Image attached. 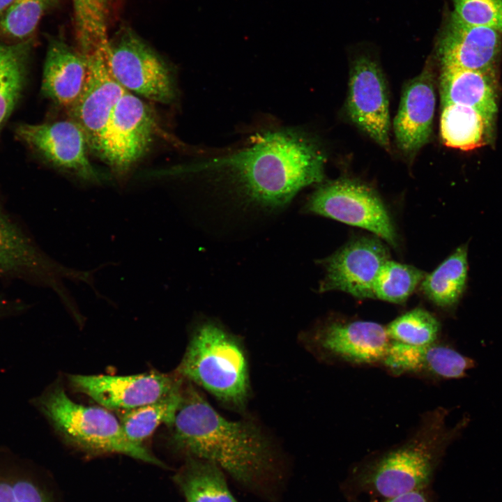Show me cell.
I'll return each instance as SVG.
<instances>
[{
  "mask_svg": "<svg viewBox=\"0 0 502 502\" xmlns=\"http://www.w3.org/2000/svg\"><path fill=\"white\" fill-rule=\"evenodd\" d=\"M325 156L303 130H268L252 144L229 155L185 167L228 178L250 202L275 209L287 205L303 188L321 183Z\"/></svg>",
  "mask_w": 502,
  "mask_h": 502,
  "instance_id": "1",
  "label": "cell"
},
{
  "mask_svg": "<svg viewBox=\"0 0 502 502\" xmlns=\"http://www.w3.org/2000/svg\"><path fill=\"white\" fill-rule=\"evenodd\" d=\"M171 427L170 441L176 450L214 463L245 486H261L274 474L275 452L261 425L251 418L222 416L186 380Z\"/></svg>",
  "mask_w": 502,
  "mask_h": 502,
  "instance_id": "2",
  "label": "cell"
},
{
  "mask_svg": "<svg viewBox=\"0 0 502 502\" xmlns=\"http://www.w3.org/2000/svg\"><path fill=\"white\" fill-rule=\"evenodd\" d=\"M176 373L229 409L245 411L251 395L245 347L218 321L205 318L195 325Z\"/></svg>",
  "mask_w": 502,
  "mask_h": 502,
  "instance_id": "3",
  "label": "cell"
},
{
  "mask_svg": "<svg viewBox=\"0 0 502 502\" xmlns=\"http://www.w3.org/2000/svg\"><path fill=\"white\" fill-rule=\"evenodd\" d=\"M447 415L442 407L424 413L404 441L376 459L367 480L378 496L385 500L423 489L443 449L466 424L450 427Z\"/></svg>",
  "mask_w": 502,
  "mask_h": 502,
  "instance_id": "4",
  "label": "cell"
},
{
  "mask_svg": "<svg viewBox=\"0 0 502 502\" xmlns=\"http://www.w3.org/2000/svg\"><path fill=\"white\" fill-rule=\"evenodd\" d=\"M50 423L69 443L93 454L119 453L162 466L144 446L126 437L120 420L108 409L85 406L72 400L61 385L55 386L40 400Z\"/></svg>",
  "mask_w": 502,
  "mask_h": 502,
  "instance_id": "5",
  "label": "cell"
},
{
  "mask_svg": "<svg viewBox=\"0 0 502 502\" xmlns=\"http://www.w3.org/2000/svg\"><path fill=\"white\" fill-rule=\"evenodd\" d=\"M299 340L320 361L354 366L381 365L390 341L380 324L337 318L316 324Z\"/></svg>",
  "mask_w": 502,
  "mask_h": 502,
  "instance_id": "6",
  "label": "cell"
},
{
  "mask_svg": "<svg viewBox=\"0 0 502 502\" xmlns=\"http://www.w3.org/2000/svg\"><path fill=\"white\" fill-rule=\"evenodd\" d=\"M108 64L115 79L127 91L169 104L176 97L173 73L167 63L130 29L109 40Z\"/></svg>",
  "mask_w": 502,
  "mask_h": 502,
  "instance_id": "7",
  "label": "cell"
},
{
  "mask_svg": "<svg viewBox=\"0 0 502 502\" xmlns=\"http://www.w3.org/2000/svg\"><path fill=\"white\" fill-rule=\"evenodd\" d=\"M161 133L149 105L126 91L109 117L95 153L114 172L123 174L146 153Z\"/></svg>",
  "mask_w": 502,
  "mask_h": 502,
  "instance_id": "8",
  "label": "cell"
},
{
  "mask_svg": "<svg viewBox=\"0 0 502 502\" xmlns=\"http://www.w3.org/2000/svg\"><path fill=\"white\" fill-rule=\"evenodd\" d=\"M303 211L367 229L397 245L395 227L382 200L374 190L356 181L343 179L320 185Z\"/></svg>",
  "mask_w": 502,
  "mask_h": 502,
  "instance_id": "9",
  "label": "cell"
},
{
  "mask_svg": "<svg viewBox=\"0 0 502 502\" xmlns=\"http://www.w3.org/2000/svg\"><path fill=\"white\" fill-rule=\"evenodd\" d=\"M68 381L76 392L119 413L157 401L181 390L185 383L176 372H155L128 376L72 374Z\"/></svg>",
  "mask_w": 502,
  "mask_h": 502,
  "instance_id": "10",
  "label": "cell"
},
{
  "mask_svg": "<svg viewBox=\"0 0 502 502\" xmlns=\"http://www.w3.org/2000/svg\"><path fill=\"white\" fill-rule=\"evenodd\" d=\"M77 274L47 255L0 205V278L50 287L64 296L62 279Z\"/></svg>",
  "mask_w": 502,
  "mask_h": 502,
  "instance_id": "11",
  "label": "cell"
},
{
  "mask_svg": "<svg viewBox=\"0 0 502 502\" xmlns=\"http://www.w3.org/2000/svg\"><path fill=\"white\" fill-rule=\"evenodd\" d=\"M19 139L52 167L89 182L101 179L88 155L89 144L81 127L71 119L15 128Z\"/></svg>",
  "mask_w": 502,
  "mask_h": 502,
  "instance_id": "12",
  "label": "cell"
},
{
  "mask_svg": "<svg viewBox=\"0 0 502 502\" xmlns=\"http://www.w3.org/2000/svg\"><path fill=\"white\" fill-rule=\"evenodd\" d=\"M388 260V250L379 239L367 236L353 239L320 261L325 275L319 291L337 290L358 298H374L375 282Z\"/></svg>",
  "mask_w": 502,
  "mask_h": 502,
  "instance_id": "13",
  "label": "cell"
},
{
  "mask_svg": "<svg viewBox=\"0 0 502 502\" xmlns=\"http://www.w3.org/2000/svg\"><path fill=\"white\" fill-rule=\"evenodd\" d=\"M347 111L354 124L378 144L389 150L388 89L381 68L370 56L361 55L352 63Z\"/></svg>",
  "mask_w": 502,
  "mask_h": 502,
  "instance_id": "14",
  "label": "cell"
},
{
  "mask_svg": "<svg viewBox=\"0 0 502 502\" xmlns=\"http://www.w3.org/2000/svg\"><path fill=\"white\" fill-rule=\"evenodd\" d=\"M87 75L82 93L68 110L70 119L84 131L89 147L96 151L109 117L125 90L114 77L107 55L84 57Z\"/></svg>",
  "mask_w": 502,
  "mask_h": 502,
  "instance_id": "15",
  "label": "cell"
},
{
  "mask_svg": "<svg viewBox=\"0 0 502 502\" xmlns=\"http://www.w3.org/2000/svg\"><path fill=\"white\" fill-rule=\"evenodd\" d=\"M501 47L496 31L464 23L450 15L437 39L436 56L440 67L496 73Z\"/></svg>",
  "mask_w": 502,
  "mask_h": 502,
  "instance_id": "16",
  "label": "cell"
},
{
  "mask_svg": "<svg viewBox=\"0 0 502 502\" xmlns=\"http://www.w3.org/2000/svg\"><path fill=\"white\" fill-rule=\"evenodd\" d=\"M435 105L434 73L429 59L421 73L404 86L394 119L396 142L404 153H413L429 142Z\"/></svg>",
  "mask_w": 502,
  "mask_h": 502,
  "instance_id": "17",
  "label": "cell"
},
{
  "mask_svg": "<svg viewBox=\"0 0 502 502\" xmlns=\"http://www.w3.org/2000/svg\"><path fill=\"white\" fill-rule=\"evenodd\" d=\"M381 365L395 374L458 379L474 366V361L446 345L415 346L390 340Z\"/></svg>",
  "mask_w": 502,
  "mask_h": 502,
  "instance_id": "18",
  "label": "cell"
},
{
  "mask_svg": "<svg viewBox=\"0 0 502 502\" xmlns=\"http://www.w3.org/2000/svg\"><path fill=\"white\" fill-rule=\"evenodd\" d=\"M441 107L455 104L470 107L485 119L489 131L498 111L496 73L455 67H440Z\"/></svg>",
  "mask_w": 502,
  "mask_h": 502,
  "instance_id": "19",
  "label": "cell"
},
{
  "mask_svg": "<svg viewBox=\"0 0 502 502\" xmlns=\"http://www.w3.org/2000/svg\"><path fill=\"white\" fill-rule=\"evenodd\" d=\"M86 75V61L78 50L61 39L50 40L41 85L46 98L70 110L82 93Z\"/></svg>",
  "mask_w": 502,
  "mask_h": 502,
  "instance_id": "20",
  "label": "cell"
},
{
  "mask_svg": "<svg viewBox=\"0 0 502 502\" xmlns=\"http://www.w3.org/2000/svg\"><path fill=\"white\" fill-rule=\"evenodd\" d=\"M174 480L187 502H238L227 487L223 470L207 460L188 456Z\"/></svg>",
  "mask_w": 502,
  "mask_h": 502,
  "instance_id": "21",
  "label": "cell"
},
{
  "mask_svg": "<svg viewBox=\"0 0 502 502\" xmlns=\"http://www.w3.org/2000/svg\"><path fill=\"white\" fill-rule=\"evenodd\" d=\"M441 109L440 134L446 146L471 151L485 145L490 139L492 132L485 119L474 109L455 104Z\"/></svg>",
  "mask_w": 502,
  "mask_h": 502,
  "instance_id": "22",
  "label": "cell"
},
{
  "mask_svg": "<svg viewBox=\"0 0 502 502\" xmlns=\"http://www.w3.org/2000/svg\"><path fill=\"white\" fill-rule=\"evenodd\" d=\"M467 246L461 245L421 282L425 295L436 305L454 307L461 298L467 280Z\"/></svg>",
  "mask_w": 502,
  "mask_h": 502,
  "instance_id": "23",
  "label": "cell"
},
{
  "mask_svg": "<svg viewBox=\"0 0 502 502\" xmlns=\"http://www.w3.org/2000/svg\"><path fill=\"white\" fill-rule=\"evenodd\" d=\"M183 387L157 401L120 413V423L127 439L144 446L143 442L156 428L165 424L172 427L180 408Z\"/></svg>",
  "mask_w": 502,
  "mask_h": 502,
  "instance_id": "24",
  "label": "cell"
},
{
  "mask_svg": "<svg viewBox=\"0 0 502 502\" xmlns=\"http://www.w3.org/2000/svg\"><path fill=\"white\" fill-rule=\"evenodd\" d=\"M31 42L14 44L0 42V130L22 93Z\"/></svg>",
  "mask_w": 502,
  "mask_h": 502,
  "instance_id": "25",
  "label": "cell"
},
{
  "mask_svg": "<svg viewBox=\"0 0 502 502\" xmlns=\"http://www.w3.org/2000/svg\"><path fill=\"white\" fill-rule=\"evenodd\" d=\"M425 274L414 266L390 259L381 268L374 287V298L393 303L406 301Z\"/></svg>",
  "mask_w": 502,
  "mask_h": 502,
  "instance_id": "26",
  "label": "cell"
},
{
  "mask_svg": "<svg viewBox=\"0 0 502 502\" xmlns=\"http://www.w3.org/2000/svg\"><path fill=\"white\" fill-rule=\"evenodd\" d=\"M390 340L422 346L436 342L440 323L427 310L417 307L400 315L386 326Z\"/></svg>",
  "mask_w": 502,
  "mask_h": 502,
  "instance_id": "27",
  "label": "cell"
},
{
  "mask_svg": "<svg viewBox=\"0 0 502 502\" xmlns=\"http://www.w3.org/2000/svg\"><path fill=\"white\" fill-rule=\"evenodd\" d=\"M55 0H14L0 20V35L24 41Z\"/></svg>",
  "mask_w": 502,
  "mask_h": 502,
  "instance_id": "28",
  "label": "cell"
},
{
  "mask_svg": "<svg viewBox=\"0 0 502 502\" xmlns=\"http://www.w3.org/2000/svg\"><path fill=\"white\" fill-rule=\"evenodd\" d=\"M452 16L461 22L502 34V0H453Z\"/></svg>",
  "mask_w": 502,
  "mask_h": 502,
  "instance_id": "29",
  "label": "cell"
},
{
  "mask_svg": "<svg viewBox=\"0 0 502 502\" xmlns=\"http://www.w3.org/2000/svg\"><path fill=\"white\" fill-rule=\"evenodd\" d=\"M0 502H50L45 493L26 480L0 481Z\"/></svg>",
  "mask_w": 502,
  "mask_h": 502,
  "instance_id": "30",
  "label": "cell"
},
{
  "mask_svg": "<svg viewBox=\"0 0 502 502\" xmlns=\"http://www.w3.org/2000/svg\"><path fill=\"white\" fill-rule=\"evenodd\" d=\"M75 20L82 24L100 20L107 13V0H73Z\"/></svg>",
  "mask_w": 502,
  "mask_h": 502,
  "instance_id": "31",
  "label": "cell"
},
{
  "mask_svg": "<svg viewBox=\"0 0 502 502\" xmlns=\"http://www.w3.org/2000/svg\"><path fill=\"white\" fill-rule=\"evenodd\" d=\"M383 502H429L423 489L416 490L385 499Z\"/></svg>",
  "mask_w": 502,
  "mask_h": 502,
  "instance_id": "32",
  "label": "cell"
},
{
  "mask_svg": "<svg viewBox=\"0 0 502 502\" xmlns=\"http://www.w3.org/2000/svg\"><path fill=\"white\" fill-rule=\"evenodd\" d=\"M19 303L13 301L3 294H0V316L6 313L9 310L18 307Z\"/></svg>",
  "mask_w": 502,
  "mask_h": 502,
  "instance_id": "33",
  "label": "cell"
},
{
  "mask_svg": "<svg viewBox=\"0 0 502 502\" xmlns=\"http://www.w3.org/2000/svg\"><path fill=\"white\" fill-rule=\"evenodd\" d=\"M14 0H0V20L4 16Z\"/></svg>",
  "mask_w": 502,
  "mask_h": 502,
  "instance_id": "34",
  "label": "cell"
}]
</instances>
